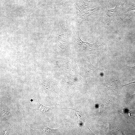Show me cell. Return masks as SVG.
Instances as JSON below:
<instances>
[{"instance_id":"6da1fadb","label":"cell","mask_w":135,"mask_h":135,"mask_svg":"<svg viewBox=\"0 0 135 135\" xmlns=\"http://www.w3.org/2000/svg\"><path fill=\"white\" fill-rule=\"evenodd\" d=\"M77 40L80 50L84 54H93L99 56L102 52L104 48L103 43L98 45V41L92 44L84 42L81 40L78 35L77 36Z\"/></svg>"},{"instance_id":"7a4b0ae2","label":"cell","mask_w":135,"mask_h":135,"mask_svg":"<svg viewBox=\"0 0 135 135\" xmlns=\"http://www.w3.org/2000/svg\"><path fill=\"white\" fill-rule=\"evenodd\" d=\"M121 83L116 78L113 77L109 79L107 84L108 88L112 91L117 92L121 89L124 86L128 85Z\"/></svg>"},{"instance_id":"3957f363","label":"cell","mask_w":135,"mask_h":135,"mask_svg":"<svg viewBox=\"0 0 135 135\" xmlns=\"http://www.w3.org/2000/svg\"><path fill=\"white\" fill-rule=\"evenodd\" d=\"M120 2H119L118 0L117 4L114 8L108 10L106 8V15L108 19L113 20L120 18L119 16L120 11Z\"/></svg>"},{"instance_id":"277c9868","label":"cell","mask_w":135,"mask_h":135,"mask_svg":"<svg viewBox=\"0 0 135 135\" xmlns=\"http://www.w3.org/2000/svg\"><path fill=\"white\" fill-rule=\"evenodd\" d=\"M126 117L133 118L135 117V110H130L125 108H121L118 111Z\"/></svg>"},{"instance_id":"5b68a950","label":"cell","mask_w":135,"mask_h":135,"mask_svg":"<svg viewBox=\"0 0 135 135\" xmlns=\"http://www.w3.org/2000/svg\"><path fill=\"white\" fill-rule=\"evenodd\" d=\"M38 99L39 102V103L40 104L39 107L37 109H32L33 110H39L40 111L42 112H47L49 110H52L53 108H54V106H52L51 107H46L43 106L42 105L40 104V103L38 98Z\"/></svg>"},{"instance_id":"8992f818","label":"cell","mask_w":135,"mask_h":135,"mask_svg":"<svg viewBox=\"0 0 135 135\" xmlns=\"http://www.w3.org/2000/svg\"><path fill=\"white\" fill-rule=\"evenodd\" d=\"M126 68L132 74H135V66H126Z\"/></svg>"},{"instance_id":"52a82bcc","label":"cell","mask_w":135,"mask_h":135,"mask_svg":"<svg viewBox=\"0 0 135 135\" xmlns=\"http://www.w3.org/2000/svg\"><path fill=\"white\" fill-rule=\"evenodd\" d=\"M134 10H135V4H132L130 7L126 9L125 10V12H128Z\"/></svg>"},{"instance_id":"ba28073f","label":"cell","mask_w":135,"mask_h":135,"mask_svg":"<svg viewBox=\"0 0 135 135\" xmlns=\"http://www.w3.org/2000/svg\"><path fill=\"white\" fill-rule=\"evenodd\" d=\"M76 114L75 116H76L78 118V121L80 122H82V116L81 114H80V113H78V112H77L76 111Z\"/></svg>"},{"instance_id":"9c48e42d","label":"cell","mask_w":135,"mask_h":135,"mask_svg":"<svg viewBox=\"0 0 135 135\" xmlns=\"http://www.w3.org/2000/svg\"><path fill=\"white\" fill-rule=\"evenodd\" d=\"M10 112L8 111V112H6L5 111H4V113L2 115V116H3V117L4 116L6 115H9L10 114Z\"/></svg>"},{"instance_id":"30bf717a","label":"cell","mask_w":135,"mask_h":135,"mask_svg":"<svg viewBox=\"0 0 135 135\" xmlns=\"http://www.w3.org/2000/svg\"><path fill=\"white\" fill-rule=\"evenodd\" d=\"M135 96V93H134V94H132V95H130V102H129V103H130V100H131L132 98H133V97L134 96Z\"/></svg>"},{"instance_id":"8fae6325","label":"cell","mask_w":135,"mask_h":135,"mask_svg":"<svg viewBox=\"0 0 135 135\" xmlns=\"http://www.w3.org/2000/svg\"><path fill=\"white\" fill-rule=\"evenodd\" d=\"M31 101H32V100H31Z\"/></svg>"}]
</instances>
